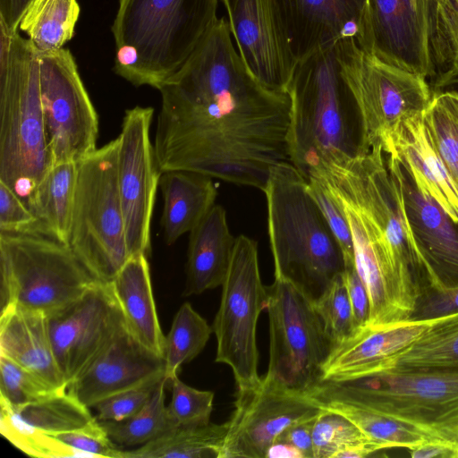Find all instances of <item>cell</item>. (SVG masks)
Here are the masks:
<instances>
[{
    "mask_svg": "<svg viewBox=\"0 0 458 458\" xmlns=\"http://www.w3.org/2000/svg\"><path fill=\"white\" fill-rule=\"evenodd\" d=\"M231 34L217 19L158 89L155 155L162 173L193 171L264 191L272 168L289 161L291 98L251 73Z\"/></svg>",
    "mask_w": 458,
    "mask_h": 458,
    "instance_id": "1",
    "label": "cell"
},
{
    "mask_svg": "<svg viewBox=\"0 0 458 458\" xmlns=\"http://www.w3.org/2000/svg\"><path fill=\"white\" fill-rule=\"evenodd\" d=\"M286 91L292 103L289 161L305 179L323 164L368 151L336 43L298 62Z\"/></svg>",
    "mask_w": 458,
    "mask_h": 458,
    "instance_id": "2",
    "label": "cell"
},
{
    "mask_svg": "<svg viewBox=\"0 0 458 458\" xmlns=\"http://www.w3.org/2000/svg\"><path fill=\"white\" fill-rule=\"evenodd\" d=\"M263 192L275 276L315 301L344 271L340 244L308 192L307 180L290 161L272 168Z\"/></svg>",
    "mask_w": 458,
    "mask_h": 458,
    "instance_id": "3",
    "label": "cell"
},
{
    "mask_svg": "<svg viewBox=\"0 0 458 458\" xmlns=\"http://www.w3.org/2000/svg\"><path fill=\"white\" fill-rule=\"evenodd\" d=\"M51 166L38 49L0 26V182L30 208Z\"/></svg>",
    "mask_w": 458,
    "mask_h": 458,
    "instance_id": "4",
    "label": "cell"
},
{
    "mask_svg": "<svg viewBox=\"0 0 458 458\" xmlns=\"http://www.w3.org/2000/svg\"><path fill=\"white\" fill-rule=\"evenodd\" d=\"M218 0H118L111 28L116 47L139 61L128 81L159 89L188 61L214 25Z\"/></svg>",
    "mask_w": 458,
    "mask_h": 458,
    "instance_id": "5",
    "label": "cell"
},
{
    "mask_svg": "<svg viewBox=\"0 0 458 458\" xmlns=\"http://www.w3.org/2000/svg\"><path fill=\"white\" fill-rule=\"evenodd\" d=\"M306 392L343 400L458 443V370L389 369L353 381H320Z\"/></svg>",
    "mask_w": 458,
    "mask_h": 458,
    "instance_id": "6",
    "label": "cell"
},
{
    "mask_svg": "<svg viewBox=\"0 0 458 458\" xmlns=\"http://www.w3.org/2000/svg\"><path fill=\"white\" fill-rule=\"evenodd\" d=\"M118 137L78 162L68 246L99 282L131 258L117 182Z\"/></svg>",
    "mask_w": 458,
    "mask_h": 458,
    "instance_id": "7",
    "label": "cell"
},
{
    "mask_svg": "<svg viewBox=\"0 0 458 458\" xmlns=\"http://www.w3.org/2000/svg\"><path fill=\"white\" fill-rule=\"evenodd\" d=\"M1 310L8 306L47 316L98 281L72 249L38 233L0 232Z\"/></svg>",
    "mask_w": 458,
    "mask_h": 458,
    "instance_id": "8",
    "label": "cell"
},
{
    "mask_svg": "<svg viewBox=\"0 0 458 458\" xmlns=\"http://www.w3.org/2000/svg\"><path fill=\"white\" fill-rule=\"evenodd\" d=\"M336 46L360 114L364 148L377 143L383 148L403 120L428 108L433 95L428 80L379 60L352 38Z\"/></svg>",
    "mask_w": 458,
    "mask_h": 458,
    "instance_id": "9",
    "label": "cell"
},
{
    "mask_svg": "<svg viewBox=\"0 0 458 458\" xmlns=\"http://www.w3.org/2000/svg\"><path fill=\"white\" fill-rule=\"evenodd\" d=\"M267 301V286L262 284L259 272L258 242L242 234L236 237L212 325L216 339L215 360L231 369L236 389L253 386L260 380L257 324Z\"/></svg>",
    "mask_w": 458,
    "mask_h": 458,
    "instance_id": "10",
    "label": "cell"
},
{
    "mask_svg": "<svg viewBox=\"0 0 458 458\" xmlns=\"http://www.w3.org/2000/svg\"><path fill=\"white\" fill-rule=\"evenodd\" d=\"M269 362L267 376L306 392L321 381L332 344L311 301L291 282L275 276L267 286Z\"/></svg>",
    "mask_w": 458,
    "mask_h": 458,
    "instance_id": "11",
    "label": "cell"
},
{
    "mask_svg": "<svg viewBox=\"0 0 458 458\" xmlns=\"http://www.w3.org/2000/svg\"><path fill=\"white\" fill-rule=\"evenodd\" d=\"M39 52L40 90L52 165L95 151L98 116L67 48Z\"/></svg>",
    "mask_w": 458,
    "mask_h": 458,
    "instance_id": "12",
    "label": "cell"
},
{
    "mask_svg": "<svg viewBox=\"0 0 458 458\" xmlns=\"http://www.w3.org/2000/svg\"><path fill=\"white\" fill-rule=\"evenodd\" d=\"M234 397L218 458H266L286 428L322 411L303 392L266 374L257 385L236 389Z\"/></svg>",
    "mask_w": 458,
    "mask_h": 458,
    "instance_id": "13",
    "label": "cell"
},
{
    "mask_svg": "<svg viewBox=\"0 0 458 458\" xmlns=\"http://www.w3.org/2000/svg\"><path fill=\"white\" fill-rule=\"evenodd\" d=\"M154 109L125 111L118 135L117 182L130 256L151 251V219L160 171L150 139Z\"/></svg>",
    "mask_w": 458,
    "mask_h": 458,
    "instance_id": "14",
    "label": "cell"
},
{
    "mask_svg": "<svg viewBox=\"0 0 458 458\" xmlns=\"http://www.w3.org/2000/svg\"><path fill=\"white\" fill-rule=\"evenodd\" d=\"M47 318L56 361L68 385L127 328L109 283L97 282Z\"/></svg>",
    "mask_w": 458,
    "mask_h": 458,
    "instance_id": "15",
    "label": "cell"
},
{
    "mask_svg": "<svg viewBox=\"0 0 458 458\" xmlns=\"http://www.w3.org/2000/svg\"><path fill=\"white\" fill-rule=\"evenodd\" d=\"M320 181L339 203L349 223L355 267L369 298L368 326L386 327L410 320L414 306L399 284L384 233L349 196Z\"/></svg>",
    "mask_w": 458,
    "mask_h": 458,
    "instance_id": "16",
    "label": "cell"
},
{
    "mask_svg": "<svg viewBox=\"0 0 458 458\" xmlns=\"http://www.w3.org/2000/svg\"><path fill=\"white\" fill-rule=\"evenodd\" d=\"M386 155L388 169L399 185L413 245L428 280L427 287L458 286V222L417 187L394 154Z\"/></svg>",
    "mask_w": 458,
    "mask_h": 458,
    "instance_id": "17",
    "label": "cell"
},
{
    "mask_svg": "<svg viewBox=\"0 0 458 458\" xmlns=\"http://www.w3.org/2000/svg\"><path fill=\"white\" fill-rule=\"evenodd\" d=\"M282 47L295 65L340 40L360 42L366 0H268Z\"/></svg>",
    "mask_w": 458,
    "mask_h": 458,
    "instance_id": "18",
    "label": "cell"
},
{
    "mask_svg": "<svg viewBox=\"0 0 458 458\" xmlns=\"http://www.w3.org/2000/svg\"><path fill=\"white\" fill-rule=\"evenodd\" d=\"M358 45L386 64L432 78L427 42L410 0H366Z\"/></svg>",
    "mask_w": 458,
    "mask_h": 458,
    "instance_id": "19",
    "label": "cell"
},
{
    "mask_svg": "<svg viewBox=\"0 0 458 458\" xmlns=\"http://www.w3.org/2000/svg\"><path fill=\"white\" fill-rule=\"evenodd\" d=\"M164 376L163 356L145 347L125 328L68 385L67 392L92 408L117 393Z\"/></svg>",
    "mask_w": 458,
    "mask_h": 458,
    "instance_id": "20",
    "label": "cell"
},
{
    "mask_svg": "<svg viewBox=\"0 0 458 458\" xmlns=\"http://www.w3.org/2000/svg\"><path fill=\"white\" fill-rule=\"evenodd\" d=\"M222 2L240 56L248 69L267 88L286 91L295 65L282 47L268 0Z\"/></svg>",
    "mask_w": 458,
    "mask_h": 458,
    "instance_id": "21",
    "label": "cell"
},
{
    "mask_svg": "<svg viewBox=\"0 0 458 458\" xmlns=\"http://www.w3.org/2000/svg\"><path fill=\"white\" fill-rule=\"evenodd\" d=\"M428 325L429 320H406L356 330L331 349L321 381L348 382L384 371L390 360L411 346Z\"/></svg>",
    "mask_w": 458,
    "mask_h": 458,
    "instance_id": "22",
    "label": "cell"
},
{
    "mask_svg": "<svg viewBox=\"0 0 458 458\" xmlns=\"http://www.w3.org/2000/svg\"><path fill=\"white\" fill-rule=\"evenodd\" d=\"M0 354L23 367L56 392L68 384L58 366L47 315L17 306L1 310Z\"/></svg>",
    "mask_w": 458,
    "mask_h": 458,
    "instance_id": "23",
    "label": "cell"
},
{
    "mask_svg": "<svg viewBox=\"0 0 458 458\" xmlns=\"http://www.w3.org/2000/svg\"><path fill=\"white\" fill-rule=\"evenodd\" d=\"M383 150L386 154H394L417 187L458 222V187L430 142L423 114L403 120Z\"/></svg>",
    "mask_w": 458,
    "mask_h": 458,
    "instance_id": "24",
    "label": "cell"
},
{
    "mask_svg": "<svg viewBox=\"0 0 458 458\" xmlns=\"http://www.w3.org/2000/svg\"><path fill=\"white\" fill-rule=\"evenodd\" d=\"M235 243L236 238L229 230L225 210L215 204L190 232L182 295L200 294L222 286Z\"/></svg>",
    "mask_w": 458,
    "mask_h": 458,
    "instance_id": "25",
    "label": "cell"
},
{
    "mask_svg": "<svg viewBox=\"0 0 458 458\" xmlns=\"http://www.w3.org/2000/svg\"><path fill=\"white\" fill-rule=\"evenodd\" d=\"M109 284L127 330L145 347L163 356L165 336L155 305L148 256L131 257Z\"/></svg>",
    "mask_w": 458,
    "mask_h": 458,
    "instance_id": "26",
    "label": "cell"
},
{
    "mask_svg": "<svg viewBox=\"0 0 458 458\" xmlns=\"http://www.w3.org/2000/svg\"><path fill=\"white\" fill-rule=\"evenodd\" d=\"M159 189L163 198L160 224L167 245L190 233L215 205L217 196L212 177L188 170L163 172Z\"/></svg>",
    "mask_w": 458,
    "mask_h": 458,
    "instance_id": "27",
    "label": "cell"
},
{
    "mask_svg": "<svg viewBox=\"0 0 458 458\" xmlns=\"http://www.w3.org/2000/svg\"><path fill=\"white\" fill-rule=\"evenodd\" d=\"M0 432L55 434L81 428L95 420L89 408L67 391L56 392L19 408L0 404Z\"/></svg>",
    "mask_w": 458,
    "mask_h": 458,
    "instance_id": "28",
    "label": "cell"
},
{
    "mask_svg": "<svg viewBox=\"0 0 458 458\" xmlns=\"http://www.w3.org/2000/svg\"><path fill=\"white\" fill-rule=\"evenodd\" d=\"M424 34L434 90L445 88L458 64V0H410Z\"/></svg>",
    "mask_w": 458,
    "mask_h": 458,
    "instance_id": "29",
    "label": "cell"
},
{
    "mask_svg": "<svg viewBox=\"0 0 458 458\" xmlns=\"http://www.w3.org/2000/svg\"><path fill=\"white\" fill-rule=\"evenodd\" d=\"M78 163L53 165L37 187L30 209L38 233L68 245L77 181Z\"/></svg>",
    "mask_w": 458,
    "mask_h": 458,
    "instance_id": "30",
    "label": "cell"
},
{
    "mask_svg": "<svg viewBox=\"0 0 458 458\" xmlns=\"http://www.w3.org/2000/svg\"><path fill=\"white\" fill-rule=\"evenodd\" d=\"M304 394L320 409L338 413L352 422L382 449H412L435 437L425 431L374 411L312 392Z\"/></svg>",
    "mask_w": 458,
    "mask_h": 458,
    "instance_id": "31",
    "label": "cell"
},
{
    "mask_svg": "<svg viewBox=\"0 0 458 458\" xmlns=\"http://www.w3.org/2000/svg\"><path fill=\"white\" fill-rule=\"evenodd\" d=\"M389 369L458 370V312L429 320L425 332L384 371Z\"/></svg>",
    "mask_w": 458,
    "mask_h": 458,
    "instance_id": "32",
    "label": "cell"
},
{
    "mask_svg": "<svg viewBox=\"0 0 458 458\" xmlns=\"http://www.w3.org/2000/svg\"><path fill=\"white\" fill-rule=\"evenodd\" d=\"M226 428V421L176 427L135 449L123 450L122 458H218Z\"/></svg>",
    "mask_w": 458,
    "mask_h": 458,
    "instance_id": "33",
    "label": "cell"
},
{
    "mask_svg": "<svg viewBox=\"0 0 458 458\" xmlns=\"http://www.w3.org/2000/svg\"><path fill=\"white\" fill-rule=\"evenodd\" d=\"M80 13L77 0H34L19 29L38 51L59 50L73 38Z\"/></svg>",
    "mask_w": 458,
    "mask_h": 458,
    "instance_id": "34",
    "label": "cell"
},
{
    "mask_svg": "<svg viewBox=\"0 0 458 458\" xmlns=\"http://www.w3.org/2000/svg\"><path fill=\"white\" fill-rule=\"evenodd\" d=\"M213 333L206 319L189 302L176 312L165 335L164 360L165 378L169 382L178 377L182 366L196 358Z\"/></svg>",
    "mask_w": 458,
    "mask_h": 458,
    "instance_id": "35",
    "label": "cell"
},
{
    "mask_svg": "<svg viewBox=\"0 0 458 458\" xmlns=\"http://www.w3.org/2000/svg\"><path fill=\"white\" fill-rule=\"evenodd\" d=\"M167 380L162 377L146 404L122 421H100L109 437L119 445H142L176 428L165 405Z\"/></svg>",
    "mask_w": 458,
    "mask_h": 458,
    "instance_id": "36",
    "label": "cell"
},
{
    "mask_svg": "<svg viewBox=\"0 0 458 458\" xmlns=\"http://www.w3.org/2000/svg\"><path fill=\"white\" fill-rule=\"evenodd\" d=\"M423 121L435 151L458 187V91L433 92Z\"/></svg>",
    "mask_w": 458,
    "mask_h": 458,
    "instance_id": "37",
    "label": "cell"
},
{
    "mask_svg": "<svg viewBox=\"0 0 458 458\" xmlns=\"http://www.w3.org/2000/svg\"><path fill=\"white\" fill-rule=\"evenodd\" d=\"M369 441L352 422L333 411L322 410L313 424L314 458H337L343 451Z\"/></svg>",
    "mask_w": 458,
    "mask_h": 458,
    "instance_id": "38",
    "label": "cell"
},
{
    "mask_svg": "<svg viewBox=\"0 0 458 458\" xmlns=\"http://www.w3.org/2000/svg\"><path fill=\"white\" fill-rule=\"evenodd\" d=\"M314 304L332 348L355 331L352 305L343 274L333 279Z\"/></svg>",
    "mask_w": 458,
    "mask_h": 458,
    "instance_id": "39",
    "label": "cell"
},
{
    "mask_svg": "<svg viewBox=\"0 0 458 458\" xmlns=\"http://www.w3.org/2000/svg\"><path fill=\"white\" fill-rule=\"evenodd\" d=\"M54 393L34 374L0 354V404L19 408Z\"/></svg>",
    "mask_w": 458,
    "mask_h": 458,
    "instance_id": "40",
    "label": "cell"
},
{
    "mask_svg": "<svg viewBox=\"0 0 458 458\" xmlns=\"http://www.w3.org/2000/svg\"><path fill=\"white\" fill-rule=\"evenodd\" d=\"M172 399L166 406L167 414L175 427L203 425L210 422L214 393L193 388L179 377L169 382Z\"/></svg>",
    "mask_w": 458,
    "mask_h": 458,
    "instance_id": "41",
    "label": "cell"
},
{
    "mask_svg": "<svg viewBox=\"0 0 458 458\" xmlns=\"http://www.w3.org/2000/svg\"><path fill=\"white\" fill-rule=\"evenodd\" d=\"M46 435L75 450L82 457L122 458L123 449L109 437L98 419L75 430Z\"/></svg>",
    "mask_w": 458,
    "mask_h": 458,
    "instance_id": "42",
    "label": "cell"
},
{
    "mask_svg": "<svg viewBox=\"0 0 458 458\" xmlns=\"http://www.w3.org/2000/svg\"><path fill=\"white\" fill-rule=\"evenodd\" d=\"M307 191L317 202L337 239L344 253V266L355 264L351 229L341 206L316 177L307 179Z\"/></svg>",
    "mask_w": 458,
    "mask_h": 458,
    "instance_id": "43",
    "label": "cell"
},
{
    "mask_svg": "<svg viewBox=\"0 0 458 458\" xmlns=\"http://www.w3.org/2000/svg\"><path fill=\"white\" fill-rule=\"evenodd\" d=\"M162 377L117 393L98 403L92 407L97 412L96 418L99 421H122L131 417L146 404Z\"/></svg>",
    "mask_w": 458,
    "mask_h": 458,
    "instance_id": "44",
    "label": "cell"
},
{
    "mask_svg": "<svg viewBox=\"0 0 458 458\" xmlns=\"http://www.w3.org/2000/svg\"><path fill=\"white\" fill-rule=\"evenodd\" d=\"M0 232L38 233V219L21 199L0 182Z\"/></svg>",
    "mask_w": 458,
    "mask_h": 458,
    "instance_id": "45",
    "label": "cell"
},
{
    "mask_svg": "<svg viewBox=\"0 0 458 458\" xmlns=\"http://www.w3.org/2000/svg\"><path fill=\"white\" fill-rule=\"evenodd\" d=\"M456 312H458V286L426 287L417 299L410 320H432Z\"/></svg>",
    "mask_w": 458,
    "mask_h": 458,
    "instance_id": "46",
    "label": "cell"
},
{
    "mask_svg": "<svg viewBox=\"0 0 458 458\" xmlns=\"http://www.w3.org/2000/svg\"><path fill=\"white\" fill-rule=\"evenodd\" d=\"M343 276L352 305L356 331L368 326L370 311L369 298L355 264L344 266Z\"/></svg>",
    "mask_w": 458,
    "mask_h": 458,
    "instance_id": "47",
    "label": "cell"
},
{
    "mask_svg": "<svg viewBox=\"0 0 458 458\" xmlns=\"http://www.w3.org/2000/svg\"><path fill=\"white\" fill-rule=\"evenodd\" d=\"M316 419L289 427L277 437L275 443H284L293 446L301 454L303 458H314L312 428Z\"/></svg>",
    "mask_w": 458,
    "mask_h": 458,
    "instance_id": "48",
    "label": "cell"
},
{
    "mask_svg": "<svg viewBox=\"0 0 458 458\" xmlns=\"http://www.w3.org/2000/svg\"><path fill=\"white\" fill-rule=\"evenodd\" d=\"M412 458H458V443L440 438L430 439L412 449Z\"/></svg>",
    "mask_w": 458,
    "mask_h": 458,
    "instance_id": "49",
    "label": "cell"
},
{
    "mask_svg": "<svg viewBox=\"0 0 458 458\" xmlns=\"http://www.w3.org/2000/svg\"><path fill=\"white\" fill-rule=\"evenodd\" d=\"M34 0H0V26L8 32L18 31L20 22Z\"/></svg>",
    "mask_w": 458,
    "mask_h": 458,
    "instance_id": "50",
    "label": "cell"
},
{
    "mask_svg": "<svg viewBox=\"0 0 458 458\" xmlns=\"http://www.w3.org/2000/svg\"><path fill=\"white\" fill-rule=\"evenodd\" d=\"M266 458H303L293 446L284 443H275L268 449Z\"/></svg>",
    "mask_w": 458,
    "mask_h": 458,
    "instance_id": "51",
    "label": "cell"
},
{
    "mask_svg": "<svg viewBox=\"0 0 458 458\" xmlns=\"http://www.w3.org/2000/svg\"><path fill=\"white\" fill-rule=\"evenodd\" d=\"M458 84V64L445 82V88Z\"/></svg>",
    "mask_w": 458,
    "mask_h": 458,
    "instance_id": "52",
    "label": "cell"
}]
</instances>
